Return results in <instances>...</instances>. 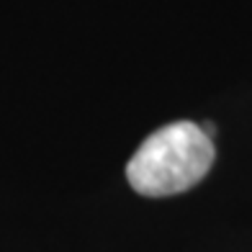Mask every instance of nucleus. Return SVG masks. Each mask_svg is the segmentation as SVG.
I'll use <instances>...</instances> for the list:
<instances>
[{"mask_svg":"<svg viewBox=\"0 0 252 252\" xmlns=\"http://www.w3.org/2000/svg\"><path fill=\"white\" fill-rule=\"evenodd\" d=\"M214 165V142L203 126L175 121L142 142L126 165L129 186L147 198L175 196L193 188Z\"/></svg>","mask_w":252,"mask_h":252,"instance_id":"nucleus-1","label":"nucleus"}]
</instances>
